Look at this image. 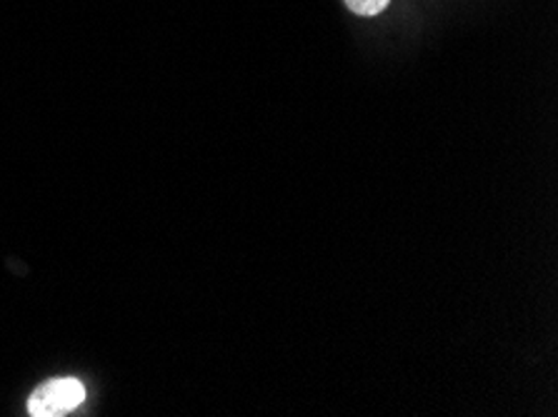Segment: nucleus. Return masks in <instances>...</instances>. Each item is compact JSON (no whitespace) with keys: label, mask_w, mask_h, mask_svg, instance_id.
I'll return each mask as SVG.
<instances>
[{"label":"nucleus","mask_w":558,"mask_h":417,"mask_svg":"<svg viewBox=\"0 0 558 417\" xmlns=\"http://www.w3.org/2000/svg\"><path fill=\"white\" fill-rule=\"evenodd\" d=\"M83 400L86 388L75 378H56L36 388V393L28 400V415L33 417H61L73 413Z\"/></svg>","instance_id":"nucleus-1"},{"label":"nucleus","mask_w":558,"mask_h":417,"mask_svg":"<svg viewBox=\"0 0 558 417\" xmlns=\"http://www.w3.org/2000/svg\"><path fill=\"white\" fill-rule=\"evenodd\" d=\"M343 3L349 5L351 13L366 15V19H371V15L384 13L386 8L391 5V0H343Z\"/></svg>","instance_id":"nucleus-2"}]
</instances>
